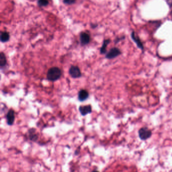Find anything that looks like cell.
Wrapping results in <instances>:
<instances>
[{
  "label": "cell",
  "mask_w": 172,
  "mask_h": 172,
  "mask_svg": "<svg viewBox=\"0 0 172 172\" xmlns=\"http://www.w3.org/2000/svg\"><path fill=\"white\" fill-rule=\"evenodd\" d=\"M62 75V72L59 68L53 67L49 69L47 72V78L48 81H56L59 80Z\"/></svg>",
  "instance_id": "obj_1"
},
{
  "label": "cell",
  "mask_w": 172,
  "mask_h": 172,
  "mask_svg": "<svg viewBox=\"0 0 172 172\" xmlns=\"http://www.w3.org/2000/svg\"><path fill=\"white\" fill-rule=\"evenodd\" d=\"M89 97L88 91L86 90H81L78 94V99L80 102H82L86 101Z\"/></svg>",
  "instance_id": "obj_9"
},
{
  "label": "cell",
  "mask_w": 172,
  "mask_h": 172,
  "mask_svg": "<svg viewBox=\"0 0 172 172\" xmlns=\"http://www.w3.org/2000/svg\"><path fill=\"white\" fill-rule=\"evenodd\" d=\"M63 3L66 5H72L76 3V1L74 0H65L63 1Z\"/></svg>",
  "instance_id": "obj_15"
},
{
  "label": "cell",
  "mask_w": 172,
  "mask_h": 172,
  "mask_svg": "<svg viewBox=\"0 0 172 172\" xmlns=\"http://www.w3.org/2000/svg\"><path fill=\"white\" fill-rule=\"evenodd\" d=\"M111 40L110 39H107L103 40V44L100 49V53L101 54H105L107 53V48L108 44L110 43Z\"/></svg>",
  "instance_id": "obj_11"
},
{
  "label": "cell",
  "mask_w": 172,
  "mask_h": 172,
  "mask_svg": "<svg viewBox=\"0 0 172 172\" xmlns=\"http://www.w3.org/2000/svg\"><path fill=\"white\" fill-rule=\"evenodd\" d=\"M167 3L168 5L170 7H172V1H167Z\"/></svg>",
  "instance_id": "obj_16"
},
{
  "label": "cell",
  "mask_w": 172,
  "mask_h": 172,
  "mask_svg": "<svg viewBox=\"0 0 172 172\" xmlns=\"http://www.w3.org/2000/svg\"><path fill=\"white\" fill-rule=\"evenodd\" d=\"M92 172H99V171H92Z\"/></svg>",
  "instance_id": "obj_17"
},
{
  "label": "cell",
  "mask_w": 172,
  "mask_h": 172,
  "mask_svg": "<svg viewBox=\"0 0 172 172\" xmlns=\"http://www.w3.org/2000/svg\"><path fill=\"white\" fill-rule=\"evenodd\" d=\"M131 36L133 40L136 43L138 48L141 49L142 51H143L144 46H143V43H142L141 39L138 37V36L135 33V32H132L131 33Z\"/></svg>",
  "instance_id": "obj_7"
},
{
  "label": "cell",
  "mask_w": 172,
  "mask_h": 172,
  "mask_svg": "<svg viewBox=\"0 0 172 172\" xmlns=\"http://www.w3.org/2000/svg\"><path fill=\"white\" fill-rule=\"evenodd\" d=\"M122 52L119 48L116 47L111 48L108 52L106 55V58L107 59H112L114 58H116L117 57L121 55Z\"/></svg>",
  "instance_id": "obj_2"
},
{
  "label": "cell",
  "mask_w": 172,
  "mask_h": 172,
  "mask_svg": "<svg viewBox=\"0 0 172 172\" xmlns=\"http://www.w3.org/2000/svg\"><path fill=\"white\" fill-rule=\"evenodd\" d=\"M7 64V59L5 55L3 52L0 53V66L1 68L4 67Z\"/></svg>",
  "instance_id": "obj_13"
},
{
  "label": "cell",
  "mask_w": 172,
  "mask_h": 172,
  "mask_svg": "<svg viewBox=\"0 0 172 172\" xmlns=\"http://www.w3.org/2000/svg\"><path fill=\"white\" fill-rule=\"evenodd\" d=\"M152 134V131H150L149 128L146 127L141 128V129L139 130V137L142 140H146L148 139L151 136Z\"/></svg>",
  "instance_id": "obj_4"
},
{
  "label": "cell",
  "mask_w": 172,
  "mask_h": 172,
  "mask_svg": "<svg viewBox=\"0 0 172 172\" xmlns=\"http://www.w3.org/2000/svg\"><path fill=\"white\" fill-rule=\"evenodd\" d=\"M37 5L40 7H46L49 4V2L46 0H39L37 2Z\"/></svg>",
  "instance_id": "obj_14"
},
{
  "label": "cell",
  "mask_w": 172,
  "mask_h": 172,
  "mask_svg": "<svg viewBox=\"0 0 172 172\" xmlns=\"http://www.w3.org/2000/svg\"><path fill=\"white\" fill-rule=\"evenodd\" d=\"M10 39V35L8 32H2L1 33V41L2 43H6Z\"/></svg>",
  "instance_id": "obj_12"
},
{
  "label": "cell",
  "mask_w": 172,
  "mask_h": 172,
  "mask_svg": "<svg viewBox=\"0 0 172 172\" xmlns=\"http://www.w3.org/2000/svg\"><path fill=\"white\" fill-rule=\"evenodd\" d=\"M90 40V36L88 33L82 32L80 33V41L82 46H85L89 44Z\"/></svg>",
  "instance_id": "obj_6"
},
{
  "label": "cell",
  "mask_w": 172,
  "mask_h": 172,
  "mask_svg": "<svg viewBox=\"0 0 172 172\" xmlns=\"http://www.w3.org/2000/svg\"><path fill=\"white\" fill-rule=\"evenodd\" d=\"M79 111L81 115L86 116L87 114H90L92 112V107L91 105H88L86 106H81L79 107Z\"/></svg>",
  "instance_id": "obj_8"
},
{
  "label": "cell",
  "mask_w": 172,
  "mask_h": 172,
  "mask_svg": "<svg viewBox=\"0 0 172 172\" xmlns=\"http://www.w3.org/2000/svg\"><path fill=\"white\" fill-rule=\"evenodd\" d=\"M28 137L31 141H36L38 139L39 136L36 133V130L35 128H31L28 131Z\"/></svg>",
  "instance_id": "obj_10"
},
{
  "label": "cell",
  "mask_w": 172,
  "mask_h": 172,
  "mask_svg": "<svg viewBox=\"0 0 172 172\" xmlns=\"http://www.w3.org/2000/svg\"><path fill=\"white\" fill-rule=\"evenodd\" d=\"M69 74L73 78H78L82 76L79 68L77 66H71L69 70Z\"/></svg>",
  "instance_id": "obj_3"
},
{
  "label": "cell",
  "mask_w": 172,
  "mask_h": 172,
  "mask_svg": "<svg viewBox=\"0 0 172 172\" xmlns=\"http://www.w3.org/2000/svg\"><path fill=\"white\" fill-rule=\"evenodd\" d=\"M15 119V111L13 109H10L6 115L7 124L9 126L12 125L13 124H14Z\"/></svg>",
  "instance_id": "obj_5"
}]
</instances>
